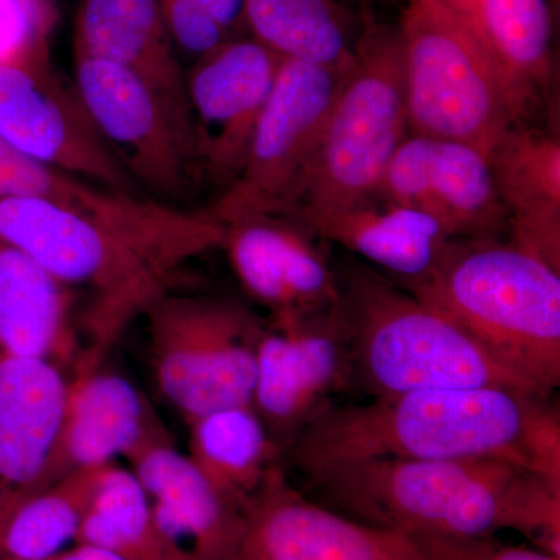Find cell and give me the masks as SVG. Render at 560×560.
<instances>
[{
	"label": "cell",
	"mask_w": 560,
	"mask_h": 560,
	"mask_svg": "<svg viewBox=\"0 0 560 560\" xmlns=\"http://www.w3.org/2000/svg\"><path fill=\"white\" fill-rule=\"evenodd\" d=\"M150 501L154 521L194 560H221L242 528L234 506L202 477L168 433L140 445L127 458Z\"/></svg>",
	"instance_id": "19"
},
{
	"label": "cell",
	"mask_w": 560,
	"mask_h": 560,
	"mask_svg": "<svg viewBox=\"0 0 560 560\" xmlns=\"http://www.w3.org/2000/svg\"><path fill=\"white\" fill-rule=\"evenodd\" d=\"M224 228L212 210L132 197L114 212H91L32 198H0V243L21 250L62 287L86 298L83 326L91 350L81 371L164 294L180 272L221 249Z\"/></svg>",
	"instance_id": "1"
},
{
	"label": "cell",
	"mask_w": 560,
	"mask_h": 560,
	"mask_svg": "<svg viewBox=\"0 0 560 560\" xmlns=\"http://www.w3.org/2000/svg\"><path fill=\"white\" fill-rule=\"evenodd\" d=\"M374 197L430 213L455 238L508 232L489 158L456 140L410 132L394 151Z\"/></svg>",
	"instance_id": "15"
},
{
	"label": "cell",
	"mask_w": 560,
	"mask_h": 560,
	"mask_svg": "<svg viewBox=\"0 0 560 560\" xmlns=\"http://www.w3.org/2000/svg\"><path fill=\"white\" fill-rule=\"evenodd\" d=\"M50 0H0V66L50 62Z\"/></svg>",
	"instance_id": "30"
},
{
	"label": "cell",
	"mask_w": 560,
	"mask_h": 560,
	"mask_svg": "<svg viewBox=\"0 0 560 560\" xmlns=\"http://www.w3.org/2000/svg\"><path fill=\"white\" fill-rule=\"evenodd\" d=\"M282 57L253 36L223 44L186 69V92L206 179L241 173Z\"/></svg>",
	"instance_id": "13"
},
{
	"label": "cell",
	"mask_w": 560,
	"mask_h": 560,
	"mask_svg": "<svg viewBox=\"0 0 560 560\" xmlns=\"http://www.w3.org/2000/svg\"><path fill=\"white\" fill-rule=\"evenodd\" d=\"M510 241L560 271V140L515 125L489 153Z\"/></svg>",
	"instance_id": "20"
},
{
	"label": "cell",
	"mask_w": 560,
	"mask_h": 560,
	"mask_svg": "<svg viewBox=\"0 0 560 560\" xmlns=\"http://www.w3.org/2000/svg\"><path fill=\"white\" fill-rule=\"evenodd\" d=\"M280 448L253 407L224 408L190 423L189 458L224 500L246 510L272 471Z\"/></svg>",
	"instance_id": "25"
},
{
	"label": "cell",
	"mask_w": 560,
	"mask_h": 560,
	"mask_svg": "<svg viewBox=\"0 0 560 560\" xmlns=\"http://www.w3.org/2000/svg\"><path fill=\"white\" fill-rule=\"evenodd\" d=\"M47 560H125L116 552L105 550V548L95 547L90 544H77L75 547L66 548L65 551L58 552L54 558Z\"/></svg>",
	"instance_id": "32"
},
{
	"label": "cell",
	"mask_w": 560,
	"mask_h": 560,
	"mask_svg": "<svg viewBox=\"0 0 560 560\" xmlns=\"http://www.w3.org/2000/svg\"><path fill=\"white\" fill-rule=\"evenodd\" d=\"M73 50L75 57L132 70L190 113L186 68L165 25L160 0H80Z\"/></svg>",
	"instance_id": "22"
},
{
	"label": "cell",
	"mask_w": 560,
	"mask_h": 560,
	"mask_svg": "<svg viewBox=\"0 0 560 560\" xmlns=\"http://www.w3.org/2000/svg\"><path fill=\"white\" fill-rule=\"evenodd\" d=\"M397 32L412 135L456 140L489 156L522 125L488 55L444 0H407Z\"/></svg>",
	"instance_id": "7"
},
{
	"label": "cell",
	"mask_w": 560,
	"mask_h": 560,
	"mask_svg": "<svg viewBox=\"0 0 560 560\" xmlns=\"http://www.w3.org/2000/svg\"><path fill=\"white\" fill-rule=\"evenodd\" d=\"M324 506L399 534L560 540V485L501 459H370L304 474Z\"/></svg>",
	"instance_id": "3"
},
{
	"label": "cell",
	"mask_w": 560,
	"mask_h": 560,
	"mask_svg": "<svg viewBox=\"0 0 560 560\" xmlns=\"http://www.w3.org/2000/svg\"><path fill=\"white\" fill-rule=\"evenodd\" d=\"M162 396L187 423L253 407L265 320L238 302L173 290L145 313Z\"/></svg>",
	"instance_id": "8"
},
{
	"label": "cell",
	"mask_w": 560,
	"mask_h": 560,
	"mask_svg": "<svg viewBox=\"0 0 560 560\" xmlns=\"http://www.w3.org/2000/svg\"><path fill=\"white\" fill-rule=\"evenodd\" d=\"M352 381L341 307L305 318L271 319L257 348L253 410L276 444L289 448L335 390Z\"/></svg>",
	"instance_id": "12"
},
{
	"label": "cell",
	"mask_w": 560,
	"mask_h": 560,
	"mask_svg": "<svg viewBox=\"0 0 560 560\" xmlns=\"http://www.w3.org/2000/svg\"><path fill=\"white\" fill-rule=\"evenodd\" d=\"M164 433L167 430L150 401L128 378L98 368L80 372L70 382L60 440L38 489L73 471L127 459L140 445Z\"/></svg>",
	"instance_id": "18"
},
{
	"label": "cell",
	"mask_w": 560,
	"mask_h": 560,
	"mask_svg": "<svg viewBox=\"0 0 560 560\" xmlns=\"http://www.w3.org/2000/svg\"><path fill=\"white\" fill-rule=\"evenodd\" d=\"M105 467L73 471L0 508V559L47 560L65 551L79 536Z\"/></svg>",
	"instance_id": "27"
},
{
	"label": "cell",
	"mask_w": 560,
	"mask_h": 560,
	"mask_svg": "<svg viewBox=\"0 0 560 560\" xmlns=\"http://www.w3.org/2000/svg\"><path fill=\"white\" fill-rule=\"evenodd\" d=\"M180 61L195 62L223 44L248 35L245 0H160Z\"/></svg>",
	"instance_id": "29"
},
{
	"label": "cell",
	"mask_w": 560,
	"mask_h": 560,
	"mask_svg": "<svg viewBox=\"0 0 560 560\" xmlns=\"http://www.w3.org/2000/svg\"><path fill=\"white\" fill-rule=\"evenodd\" d=\"M348 66L283 58L245 164L213 206L217 219L245 212L283 215L311 165Z\"/></svg>",
	"instance_id": "10"
},
{
	"label": "cell",
	"mask_w": 560,
	"mask_h": 560,
	"mask_svg": "<svg viewBox=\"0 0 560 560\" xmlns=\"http://www.w3.org/2000/svg\"><path fill=\"white\" fill-rule=\"evenodd\" d=\"M463 20L503 81L521 124L552 84L548 0H475Z\"/></svg>",
	"instance_id": "23"
},
{
	"label": "cell",
	"mask_w": 560,
	"mask_h": 560,
	"mask_svg": "<svg viewBox=\"0 0 560 560\" xmlns=\"http://www.w3.org/2000/svg\"><path fill=\"white\" fill-rule=\"evenodd\" d=\"M551 397L560 385V271L501 237L455 238L404 287Z\"/></svg>",
	"instance_id": "4"
},
{
	"label": "cell",
	"mask_w": 560,
	"mask_h": 560,
	"mask_svg": "<svg viewBox=\"0 0 560 560\" xmlns=\"http://www.w3.org/2000/svg\"><path fill=\"white\" fill-rule=\"evenodd\" d=\"M289 452L302 475L370 459H501L560 485L559 410L550 399L499 388L327 401Z\"/></svg>",
	"instance_id": "2"
},
{
	"label": "cell",
	"mask_w": 560,
	"mask_h": 560,
	"mask_svg": "<svg viewBox=\"0 0 560 560\" xmlns=\"http://www.w3.org/2000/svg\"><path fill=\"white\" fill-rule=\"evenodd\" d=\"M69 393L60 364L0 352V508L39 488Z\"/></svg>",
	"instance_id": "17"
},
{
	"label": "cell",
	"mask_w": 560,
	"mask_h": 560,
	"mask_svg": "<svg viewBox=\"0 0 560 560\" xmlns=\"http://www.w3.org/2000/svg\"><path fill=\"white\" fill-rule=\"evenodd\" d=\"M248 35L289 60L342 69L360 32L340 0H245Z\"/></svg>",
	"instance_id": "26"
},
{
	"label": "cell",
	"mask_w": 560,
	"mask_h": 560,
	"mask_svg": "<svg viewBox=\"0 0 560 560\" xmlns=\"http://www.w3.org/2000/svg\"><path fill=\"white\" fill-rule=\"evenodd\" d=\"M408 135L399 32L366 22L311 165L282 217L304 226L374 198L386 165Z\"/></svg>",
	"instance_id": "6"
},
{
	"label": "cell",
	"mask_w": 560,
	"mask_h": 560,
	"mask_svg": "<svg viewBox=\"0 0 560 560\" xmlns=\"http://www.w3.org/2000/svg\"><path fill=\"white\" fill-rule=\"evenodd\" d=\"M444 2L463 16V14H466L467 11L470 10V7L474 5L475 0H444Z\"/></svg>",
	"instance_id": "33"
},
{
	"label": "cell",
	"mask_w": 560,
	"mask_h": 560,
	"mask_svg": "<svg viewBox=\"0 0 560 560\" xmlns=\"http://www.w3.org/2000/svg\"><path fill=\"white\" fill-rule=\"evenodd\" d=\"M75 541L105 548L125 560H194L154 521L131 469L116 463L103 469Z\"/></svg>",
	"instance_id": "28"
},
{
	"label": "cell",
	"mask_w": 560,
	"mask_h": 560,
	"mask_svg": "<svg viewBox=\"0 0 560 560\" xmlns=\"http://www.w3.org/2000/svg\"><path fill=\"white\" fill-rule=\"evenodd\" d=\"M221 560H420L404 534L372 528L291 488L272 471Z\"/></svg>",
	"instance_id": "14"
},
{
	"label": "cell",
	"mask_w": 560,
	"mask_h": 560,
	"mask_svg": "<svg viewBox=\"0 0 560 560\" xmlns=\"http://www.w3.org/2000/svg\"><path fill=\"white\" fill-rule=\"evenodd\" d=\"M302 228L313 237L337 243L374 265L400 287L427 278L448 243L455 241L430 213L375 197L316 217Z\"/></svg>",
	"instance_id": "21"
},
{
	"label": "cell",
	"mask_w": 560,
	"mask_h": 560,
	"mask_svg": "<svg viewBox=\"0 0 560 560\" xmlns=\"http://www.w3.org/2000/svg\"><path fill=\"white\" fill-rule=\"evenodd\" d=\"M232 270L250 300L271 319L305 318L340 305V280L311 232L265 212L221 219Z\"/></svg>",
	"instance_id": "16"
},
{
	"label": "cell",
	"mask_w": 560,
	"mask_h": 560,
	"mask_svg": "<svg viewBox=\"0 0 560 560\" xmlns=\"http://www.w3.org/2000/svg\"><path fill=\"white\" fill-rule=\"evenodd\" d=\"M73 86L136 186L180 208L206 179L190 113L132 70L97 58L75 57Z\"/></svg>",
	"instance_id": "9"
},
{
	"label": "cell",
	"mask_w": 560,
	"mask_h": 560,
	"mask_svg": "<svg viewBox=\"0 0 560 560\" xmlns=\"http://www.w3.org/2000/svg\"><path fill=\"white\" fill-rule=\"evenodd\" d=\"M0 139L103 189L142 195L95 128L73 83H65L50 62L0 66Z\"/></svg>",
	"instance_id": "11"
},
{
	"label": "cell",
	"mask_w": 560,
	"mask_h": 560,
	"mask_svg": "<svg viewBox=\"0 0 560 560\" xmlns=\"http://www.w3.org/2000/svg\"><path fill=\"white\" fill-rule=\"evenodd\" d=\"M0 560H9V559H0Z\"/></svg>",
	"instance_id": "34"
},
{
	"label": "cell",
	"mask_w": 560,
	"mask_h": 560,
	"mask_svg": "<svg viewBox=\"0 0 560 560\" xmlns=\"http://www.w3.org/2000/svg\"><path fill=\"white\" fill-rule=\"evenodd\" d=\"M73 293L21 250L0 243V352L69 359L75 348Z\"/></svg>",
	"instance_id": "24"
},
{
	"label": "cell",
	"mask_w": 560,
	"mask_h": 560,
	"mask_svg": "<svg viewBox=\"0 0 560 560\" xmlns=\"http://www.w3.org/2000/svg\"><path fill=\"white\" fill-rule=\"evenodd\" d=\"M420 560H560L556 556L530 548L512 547L492 536H440V534H404Z\"/></svg>",
	"instance_id": "31"
},
{
	"label": "cell",
	"mask_w": 560,
	"mask_h": 560,
	"mask_svg": "<svg viewBox=\"0 0 560 560\" xmlns=\"http://www.w3.org/2000/svg\"><path fill=\"white\" fill-rule=\"evenodd\" d=\"M340 280L352 381L372 397L422 389L499 388L551 399L504 366L429 302L374 268Z\"/></svg>",
	"instance_id": "5"
}]
</instances>
